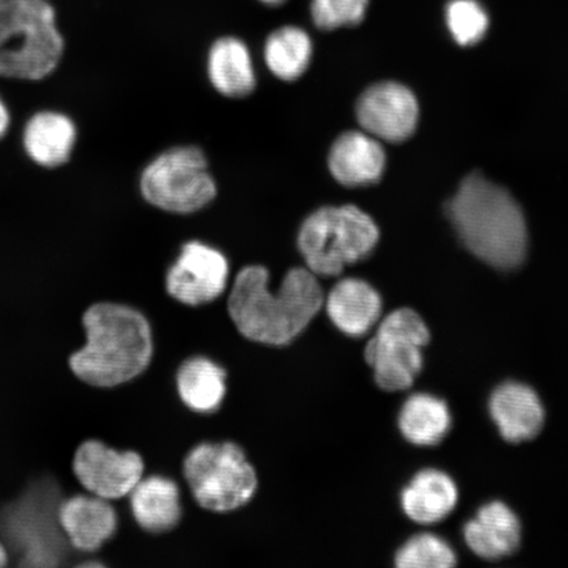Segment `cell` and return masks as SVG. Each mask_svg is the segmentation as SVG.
Instances as JSON below:
<instances>
[{
	"label": "cell",
	"instance_id": "6da1fadb",
	"mask_svg": "<svg viewBox=\"0 0 568 568\" xmlns=\"http://www.w3.org/2000/svg\"><path fill=\"white\" fill-rule=\"evenodd\" d=\"M318 276L307 267L290 268L276 291L262 265L241 268L232 284L229 314L240 335L252 343L287 346L300 337L324 307Z\"/></svg>",
	"mask_w": 568,
	"mask_h": 568
},
{
	"label": "cell",
	"instance_id": "7a4b0ae2",
	"mask_svg": "<svg viewBox=\"0 0 568 568\" xmlns=\"http://www.w3.org/2000/svg\"><path fill=\"white\" fill-rule=\"evenodd\" d=\"M87 343L71 355L78 379L92 387L112 388L136 379L153 358V333L148 318L130 305L97 303L84 312Z\"/></svg>",
	"mask_w": 568,
	"mask_h": 568
},
{
	"label": "cell",
	"instance_id": "3957f363",
	"mask_svg": "<svg viewBox=\"0 0 568 568\" xmlns=\"http://www.w3.org/2000/svg\"><path fill=\"white\" fill-rule=\"evenodd\" d=\"M447 213L460 240L479 260L500 270L523 264L528 251L527 224L507 190L473 173L462 181Z\"/></svg>",
	"mask_w": 568,
	"mask_h": 568
},
{
	"label": "cell",
	"instance_id": "277c9868",
	"mask_svg": "<svg viewBox=\"0 0 568 568\" xmlns=\"http://www.w3.org/2000/svg\"><path fill=\"white\" fill-rule=\"evenodd\" d=\"M63 47L47 0H0V75L40 81L59 67Z\"/></svg>",
	"mask_w": 568,
	"mask_h": 568
},
{
	"label": "cell",
	"instance_id": "5b68a950",
	"mask_svg": "<svg viewBox=\"0 0 568 568\" xmlns=\"http://www.w3.org/2000/svg\"><path fill=\"white\" fill-rule=\"evenodd\" d=\"M378 240V226L366 212L351 204L325 205L303 220L296 246L310 272L332 278L367 258Z\"/></svg>",
	"mask_w": 568,
	"mask_h": 568
},
{
	"label": "cell",
	"instance_id": "8992f818",
	"mask_svg": "<svg viewBox=\"0 0 568 568\" xmlns=\"http://www.w3.org/2000/svg\"><path fill=\"white\" fill-rule=\"evenodd\" d=\"M183 475L194 499L215 514L246 506L258 488L255 468L237 444H201L183 462Z\"/></svg>",
	"mask_w": 568,
	"mask_h": 568
},
{
	"label": "cell",
	"instance_id": "52a82bcc",
	"mask_svg": "<svg viewBox=\"0 0 568 568\" xmlns=\"http://www.w3.org/2000/svg\"><path fill=\"white\" fill-rule=\"evenodd\" d=\"M140 191L153 207L175 215H191L217 196L215 178L201 148L175 146L148 163L140 176Z\"/></svg>",
	"mask_w": 568,
	"mask_h": 568
},
{
	"label": "cell",
	"instance_id": "ba28073f",
	"mask_svg": "<svg viewBox=\"0 0 568 568\" xmlns=\"http://www.w3.org/2000/svg\"><path fill=\"white\" fill-rule=\"evenodd\" d=\"M429 339L428 326L417 312L409 308L390 312L382 320L365 351L376 385L388 393L414 385L423 371V347Z\"/></svg>",
	"mask_w": 568,
	"mask_h": 568
},
{
	"label": "cell",
	"instance_id": "9c48e42d",
	"mask_svg": "<svg viewBox=\"0 0 568 568\" xmlns=\"http://www.w3.org/2000/svg\"><path fill=\"white\" fill-rule=\"evenodd\" d=\"M230 282V261L219 248L202 241L181 247L166 274V291L176 302L191 307L215 302Z\"/></svg>",
	"mask_w": 568,
	"mask_h": 568
},
{
	"label": "cell",
	"instance_id": "30bf717a",
	"mask_svg": "<svg viewBox=\"0 0 568 568\" xmlns=\"http://www.w3.org/2000/svg\"><path fill=\"white\" fill-rule=\"evenodd\" d=\"M73 468L77 479L91 495L110 501L130 496L144 478L145 464L136 452H118L91 439L78 447Z\"/></svg>",
	"mask_w": 568,
	"mask_h": 568
},
{
	"label": "cell",
	"instance_id": "8fae6325",
	"mask_svg": "<svg viewBox=\"0 0 568 568\" xmlns=\"http://www.w3.org/2000/svg\"><path fill=\"white\" fill-rule=\"evenodd\" d=\"M355 115L362 130L373 138L400 142L416 130L418 104L412 91L403 84L381 82L362 92Z\"/></svg>",
	"mask_w": 568,
	"mask_h": 568
},
{
	"label": "cell",
	"instance_id": "7c38bea8",
	"mask_svg": "<svg viewBox=\"0 0 568 568\" xmlns=\"http://www.w3.org/2000/svg\"><path fill=\"white\" fill-rule=\"evenodd\" d=\"M489 414L510 444L529 442L545 424V408L536 390L518 382L503 383L489 399Z\"/></svg>",
	"mask_w": 568,
	"mask_h": 568
},
{
	"label": "cell",
	"instance_id": "4fadbf2b",
	"mask_svg": "<svg viewBox=\"0 0 568 568\" xmlns=\"http://www.w3.org/2000/svg\"><path fill=\"white\" fill-rule=\"evenodd\" d=\"M328 168L345 187H366L378 182L386 168V154L378 139L367 132L349 131L333 142Z\"/></svg>",
	"mask_w": 568,
	"mask_h": 568
},
{
	"label": "cell",
	"instance_id": "5bb4252c",
	"mask_svg": "<svg viewBox=\"0 0 568 568\" xmlns=\"http://www.w3.org/2000/svg\"><path fill=\"white\" fill-rule=\"evenodd\" d=\"M382 297L371 283L358 278L339 281L324 301L333 325L351 337L371 332L382 315Z\"/></svg>",
	"mask_w": 568,
	"mask_h": 568
},
{
	"label": "cell",
	"instance_id": "9a60e30c",
	"mask_svg": "<svg viewBox=\"0 0 568 568\" xmlns=\"http://www.w3.org/2000/svg\"><path fill=\"white\" fill-rule=\"evenodd\" d=\"M59 521L77 550L92 552L115 535L118 516L109 500L98 496H74L62 504Z\"/></svg>",
	"mask_w": 568,
	"mask_h": 568
},
{
	"label": "cell",
	"instance_id": "2e32d148",
	"mask_svg": "<svg viewBox=\"0 0 568 568\" xmlns=\"http://www.w3.org/2000/svg\"><path fill=\"white\" fill-rule=\"evenodd\" d=\"M465 541L481 559L497 560L518 549L521 524L507 504L493 501L479 509L477 516L465 525Z\"/></svg>",
	"mask_w": 568,
	"mask_h": 568
},
{
	"label": "cell",
	"instance_id": "e0dca14e",
	"mask_svg": "<svg viewBox=\"0 0 568 568\" xmlns=\"http://www.w3.org/2000/svg\"><path fill=\"white\" fill-rule=\"evenodd\" d=\"M207 74L213 89L226 98H246L257 87L251 51L243 40L234 36H224L213 42Z\"/></svg>",
	"mask_w": 568,
	"mask_h": 568
},
{
	"label": "cell",
	"instance_id": "ac0fdd59",
	"mask_svg": "<svg viewBox=\"0 0 568 568\" xmlns=\"http://www.w3.org/2000/svg\"><path fill=\"white\" fill-rule=\"evenodd\" d=\"M458 503V488L449 475L433 470L420 471L403 489L402 507L412 521L436 524L445 520Z\"/></svg>",
	"mask_w": 568,
	"mask_h": 568
},
{
	"label": "cell",
	"instance_id": "d6986e66",
	"mask_svg": "<svg viewBox=\"0 0 568 568\" xmlns=\"http://www.w3.org/2000/svg\"><path fill=\"white\" fill-rule=\"evenodd\" d=\"M130 496L132 515L142 529L149 532H166L180 524L181 494L172 479L142 478Z\"/></svg>",
	"mask_w": 568,
	"mask_h": 568
},
{
	"label": "cell",
	"instance_id": "ffe728a7",
	"mask_svg": "<svg viewBox=\"0 0 568 568\" xmlns=\"http://www.w3.org/2000/svg\"><path fill=\"white\" fill-rule=\"evenodd\" d=\"M77 128L62 113L40 112L28 122L24 146L40 166L57 168L67 163L75 145Z\"/></svg>",
	"mask_w": 568,
	"mask_h": 568
},
{
	"label": "cell",
	"instance_id": "44dd1931",
	"mask_svg": "<svg viewBox=\"0 0 568 568\" xmlns=\"http://www.w3.org/2000/svg\"><path fill=\"white\" fill-rule=\"evenodd\" d=\"M176 389L184 406L199 414H211L224 402L226 373L210 358H190L178 371Z\"/></svg>",
	"mask_w": 568,
	"mask_h": 568
},
{
	"label": "cell",
	"instance_id": "7402d4cb",
	"mask_svg": "<svg viewBox=\"0 0 568 568\" xmlns=\"http://www.w3.org/2000/svg\"><path fill=\"white\" fill-rule=\"evenodd\" d=\"M314 55V42L303 28L283 26L267 36L264 59L270 73L283 82L300 80Z\"/></svg>",
	"mask_w": 568,
	"mask_h": 568
},
{
	"label": "cell",
	"instance_id": "603a6c76",
	"mask_svg": "<svg viewBox=\"0 0 568 568\" xmlns=\"http://www.w3.org/2000/svg\"><path fill=\"white\" fill-rule=\"evenodd\" d=\"M399 428L408 443L417 446H435L442 443L450 432V409L435 395H412L402 407Z\"/></svg>",
	"mask_w": 568,
	"mask_h": 568
},
{
	"label": "cell",
	"instance_id": "cb8c5ba5",
	"mask_svg": "<svg viewBox=\"0 0 568 568\" xmlns=\"http://www.w3.org/2000/svg\"><path fill=\"white\" fill-rule=\"evenodd\" d=\"M445 20L452 38L460 47L479 44L489 27L488 12L478 0H450Z\"/></svg>",
	"mask_w": 568,
	"mask_h": 568
},
{
	"label": "cell",
	"instance_id": "d4e9b609",
	"mask_svg": "<svg viewBox=\"0 0 568 568\" xmlns=\"http://www.w3.org/2000/svg\"><path fill=\"white\" fill-rule=\"evenodd\" d=\"M456 562V552L450 545L429 532L409 538L395 557L399 568H449Z\"/></svg>",
	"mask_w": 568,
	"mask_h": 568
},
{
	"label": "cell",
	"instance_id": "484cf974",
	"mask_svg": "<svg viewBox=\"0 0 568 568\" xmlns=\"http://www.w3.org/2000/svg\"><path fill=\"white\" fill-rule=\"evenodd\" d=\"M371 0H311L310 12L318 30L331 32L365 20Z\"/></svg>",
	"mask_w": 568,
	"mask_h": 568
},
{
	"label": "cell",
	"instance_id": "4316f807",
	"mask_svg": "<svg viewBox=\"0 0 568 568\" xmlns=\"http://www.w3.org/2000/svg\"><path fill=\"white\" fill-rule=\"evenodd\" d=\"M10 125V115L9 111H7L6 105L2 101H0V139L4 136L7 130H9Z\"/></svg>",
	"mask_w": 568,
	"mask_h": 568
},
{
	"label": "cell",
	"instance_id": "83f0119b",
	"mask_svg": "<svg viewBox=\"0 0 568 568\" xmlns=\"http://www.w3.org/2000/svg\"><path fill=\"white\" fill-rule=\"evenodd\" d=\"M262 4L267 7H280L287 2V0H260Z\"/></svg>",
	"mask_w": 568,
	"mask_h": 568
},
{
	"label": "cell",
	"instance_id": "f1b7e54d",
	"mask_svg": "<svg viewBox=\"0 0 568 568\" xmlns=\"http://www.w3.org/2000/svg\"><path fill=\"white\" fill-rule=\"evenodd\" d=\"M7 564V552L3 548V545L0 544V567L6 566Z\"/></svg>",
	"mask_w": 568,
	"mask_h": 568
}]
</instances>
